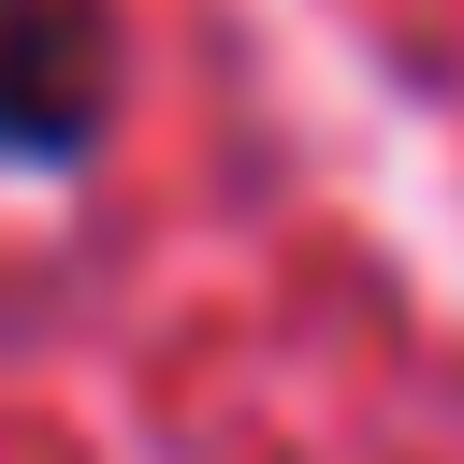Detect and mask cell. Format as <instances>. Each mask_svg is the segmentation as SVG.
<instances>
[{
  "label": "cell",
  "instance_id": "6da1fadb",
  "mask_svg": "<svg viewBox=\"0 0 464 464\" xmlns=\"http://www.w3.org/2000/svg\"><path fill=\"white\" fill-rule=\"evenodd\" d=\"M116 116V14L102 0H0V160L58 174Z\"/></svg>",
  "mask_w": 464,
  "mask_h": 464
}]
</instances>
